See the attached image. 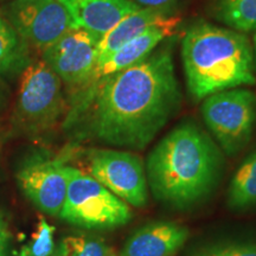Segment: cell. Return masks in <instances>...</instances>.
<instances>
[{"label": "cell", "mask_w": 256, "mask_h": 256, "mask_svg": "<svg viewBox=\"0 0 256 256\" xmlns=\"http://www.w3.org/2000/svg\"><path fill=\"white\" fill-rule=\"evenodd\" d=\"M75 28H84L101 38L121 19L140 8L132 0H60Z\"/></svg>", "instance_id": "13"}, {"label": "cell", "mask_w": 256, "mask_h": 256, "mask_svg": "<svg viewBox=\"0 0 256 256\" xmlns=\"http://www.w3.org/2000/svg\"><path fill=\"white\" fill-rule=\"evenodd\" d=\"M226 204L236 212L256 206V150L243 160L232 176L226 192Z\"/></svg>", "instance_id": "15"}, {"label": "cell", "mask_w": 256, "mask_h": 256, "mask_svg": "<svg viewBox=\"0 0 256 256\" xmlns=\"http://www.w3.org/2000/svg\"><path fill=\"white\" fill-rule=\"evenodd\" d=\"M110 256H120V255H119V254H116V252H115L113 250V252H110Z\"/></svg>", "instance_id": "25"}, {"label": "cell", "mask_w": 256, "mask_h": 256, "mask_svg": "<svg viewBox=\"0 0 256 256\" xmlns=\"http://www.w3.org/2000/svg\"><path fill=\"white\" fill-rule=\"evenodd\" d=\"M224 165V153L210 133L186 119L162 136L147 156L150 194L171 210H191L215 192Z\"/></svg>", "instance_id": "2"}, {"label": "cell", "mask_w": 256, "mask_h": 256, "mask_svg": "<svg viewBox=\"0 0 256 256\" xmlns=\"http://www.w3.org/2000/svg\"><path fill=\"white\" fill-rule=\"evenodd\" d=\"M188 256H256V243L246 241H218L203 244Z\"/></svg>", "instance_id": "19"}, {"label": "cell", "mask_w": 256, "mask_h": 256, "mask_svg": "<svg viewBox=\"0 0 256 256\" xmlns=\"http://www.w3.org/2000/svg\"><path fill=\"white\" fill-rule=\"evenodd\" d=\"M66 128L110 147L142 151L180 110L172 43L72 96Z\"/></svg>", "instance_id": "1"}, {"label": "cell", "mask_w": 256, "mask_h": 256, "mask_svg": "<svg viewBox=\"0 0 256 256\" xmlns=\"http://www.w3.org/2000/svg\"><path fill=\"white\" fill-rule=\"evenodd\" d=\"M210 14L232 30L256 31V0H212Z\"/></svg>", "instance_id": "16"}, {"label": "cell", "mask_w": 256, "mask_h": 256, "mask_svg": "<svg viewBox=\"0 0 256 256\" xmlns=\"http://www.w3.org/2000/svg\"><path fill=\"white\" fill-rule=\"evenodd\" d=\"M10 243H11V232L4 214L0 211V256L10 255Z\"/></svg>", "instance_id": "22"}, {"label": "cell", "mask_w": 256, "mask_h": 256, "mask_svg": "<svg viewBox=\"0 0 256 256\" xmlns=\"http://www.w3.org/2000/svg\"><path fill=\"white\" fill-rule=\"evenodd\" d=\"M174 14H168V12L158 11V10L140 8L126 16L101 38L98 49L96 66L104 62L114 51L120 49L128 42L136 40V37H139L140 34L153 26L162 24Z\"/></svg>", "instance_id": "14"}, {"label": "cell", "mask_w": 256, "mask_h": 256, "mask_svg": "<svg viewBox=\"0 0 256 256\" xmlns=\"http://www.w3.org/2000/svg\"><path fill=\"white\" fill-rule=\"evenodd\" d=\"M55 226H51L43 217H40L37 232L34 235V240L26 246L28 256H51L55 250L54 242Z\"/></svg>", "instance_id": "20"}, {"label": "cell", "mask_w": 256, "mask_h": 256, "mask_svg": "<svg viewBox=\"0 0 256 256\" xmlns=\"http://www.w3.org/2000/svg\"><path fill=\"white\" fill-rule=\"evenodd\" d=\"M63 82L43 60L28 64L22 74L16 124L28 133L40 134L54 128L66 114Z\"/></svg>", "instance_id": "5"}, {"label": "cell", "mask_w": 256, "mask_h": 256, "mask_svg": "<svg viewBox=\"0 0 256 256\" xmlns=\"http://www.w3.org/2000/svg\"><path fill=\"white\" fill-rule=\"evenodd\" d=\"M17 179L25 196L43 212L60 216L68 188L66 164L48 154H34L24 160Z\"/></svg>", "instance_id": "10"}, {"label": "cell", "mask_w": 256, "mask_h": 256, "mask_svg": "<svg viewBox=\"0 0 256 256\" xmlns=\"http://www.w3.org/2000/svg\"><path fill=\"white\" fill-rule=\"evenodd\" d=\"M26 46L8 19L0 16V72L14 70L25 62Z\"/></svg>", "instance_id": "17"}, {"label": "cell", "mask_w": 256, "mask_h": 256, "mask_svg": "<svg viewBox=\"0 0 256 256\" xmlns=\"http://www.w3.org/2000/svg\"><path fill=\"white\" fill-rule=\"evenodd\" d=\"M100 40L101 37L90 31L72 28L42 51V60L75 94L87 84L94 72Z\"/></svg>", "instance_id": "9"}, {"label": "cell", "mask_w": 256, "mask_h": 256, "mask_svg": "<svg viewBox=\"0 0 256 256\" xmlns=\"http://www.w3.org/2000/svg\"><path fill=\"white\" fill-rule=\"evenodd\" d=\"M180 22L182 18L178 14L171 16L162 24L153 26L150 30L144 32L142 34H140L139 37H136V40L128 42L120 49L114 51L108 58H106L104 62L95 66L87 84L74 95L92 87L100 80L113 75L118 72H121V70L126 69L128 66H132L136 63L142 60L150 54H152L166 38L174 36Z\"/></svg>", "instance_id": "11"}, {"label": "cell", "mask_w": 256, "mask_h": 256, "mask_svg": "<svg viewBox=\"0 0 256 256\" xmlns=\"http://www.w3.org/2000/svg\"><path fill=\"white\" fill-rule=\"evenodd\" d=\"M190 232L183 224L156 220L130 234L120 256H174L188 242Z\"/></svg>", "instance_id": "12"}, {"label": "cell", "mask_w": 256, "mask_h": 256, "mask_svg": "<svg viewBox=\"0 0 256 256\" xmlns=\"http://www.w3.org/2000/svg\"><path fill=\"white\" fill-rule=\"evenodd\" d=\"M200 114L224 156H236L256 128V95L242 88L216 92L202 101Z\"/></svg>", "instance_id": "6"}, {"label": "cell", "mask_w": 256, "mask_h": 256, "mask_svg": "<svg viewBox=\"0 0 256 256\" xmlns=\"http://www.w3.org/2000/svg\"><path fill=\"white\" fill-rule=\"evenodd\" d=\"M19 256H28V247H26V246L22 248L20 252H19Z\"/></svg>", "instance_id": "23"}, {"label": "cell", "mask_w": 256, "mask_h": 256, "mask_svg": "<svg viewBox=\"0 0 256 256\" xmlns=\"http://www.w3.org/2000/svg\"><path fill=\"white\" fill-rule=\"evenodd\" d=\"M8 20L25 43L40 51L75 28L60 0H14L8 8Z\"/></svg>", "instance_id": "8"}, {"label": "cell", "mask_w": 256, "mask_h": 256, "mask_svg": "<svg viewBox=\"0 0 256 256\" xmlns=\"http://www.w3.org/2000/svg\"><path fill=\"white\" fill-rule=\"evenodd\" d=\"M188 92L194 101L256 83L254 48L242 32L197 20L182 42Z\"/></svg>", "instance_id": "3"}, {"label": "cell", "mask_w": 256, "mask_h": 256, "mask_svg": "<svg viewBox=\"0 0 256 256\" xmlns=\"http://www.w3.org/2000/svg\"><path fill=\"white\" fill-rule=\"evenodd\" d=\"M252 48H254V57H255V66H256V34L254 36V40H252Z\"/></svg>", "instance_id": "24"}, {"label": "cell", "mask_w": 256, "mask_h": 256, "mask_svg": "<svg viewBox=\"0 0 256 256\" xmlns=\"http://www.w3.org/2000/svg\"><path fill=\"white\" fill-rule=\"evenodd\" d=\"M134 4L140 8H153L158 11L168 12V14H176V8L180 2V0H132Z\"/></svg>", "instance_id": "21"}, {"label": "cell", "mask_w": 256, "mask_h": 256, "mask_svg": "<svg viewBox=\"0 0 256 256\" xmlns=\"http://www.w3.org/2000/svg\"><path fill=\"white\" fill-rule=\"evenodd\" d=\"M68 188L60 217L88 230H112L132 220L130 206L90 174L66 165Z\"/></svg>", "instance_id": "4"}, {"label": "cell", "mask_w": 256, "mask_h": 256, "mask_svg": "<svg viewBox=\"0 0 256 256\" xmlns=\"http://www.w3.org/2000/svg\"><path fill=\"white\" fill-rule=\"evenodd\" d=\"M87 166L88 174L130 206L142 209L148 204L145 164L136 153L113 148L90 150Z\"/></svg>", "instance_id": "7"}, {"label": "cell", "mask_w": 256, "mask_h": 256, "mask_svg": "<svg viewBox=\"0 0 256 256\" xmlns=\"http://www.w3.org/2000/svg\"><path fill=\"white\" fill-rule=\"evenodd\" d=\"M113 252L102 238L88 235L66 236L51 256H110Z\"/></svg>", "instance_id": "18"}]
</instances>
